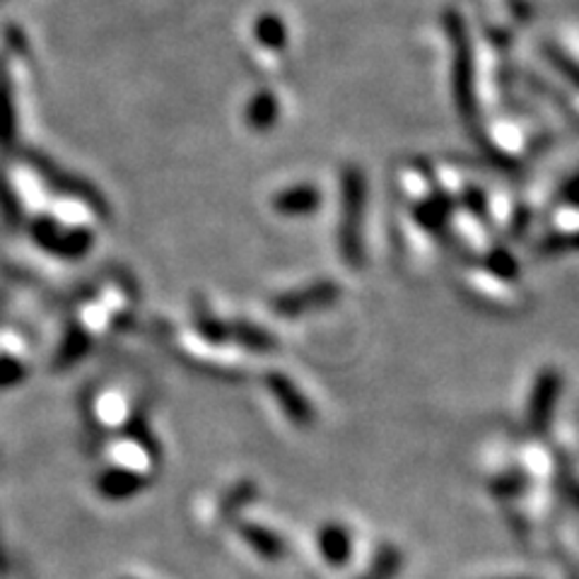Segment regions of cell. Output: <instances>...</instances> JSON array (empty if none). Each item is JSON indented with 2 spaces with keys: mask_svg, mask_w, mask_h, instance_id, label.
<instances>
[{
  "mask_svg": "<svg viewBox=\"0 0 579 579\" xmlns=\"http://www.w3.org/2000/svg\"><path fill=\"white\" fill-rule=\"evenodd\" d=\"M362 206V196H360V179L358 174L346 176V225H343V239H346V256H356L358 254V242H356V220H358V210Z\"/></svg>",
  "mask_w": 579,
  "mask_h": 579,
  "instance_id": "1",
  "label": "cell"
},
{
  "mask_svg": "<svg viewBox=\"0 0 579 579\" xmlns=\"http://www.w3.org/2000/svg\"><path fill=\"white\" fill-rule=\"evenodd\" d=\"M538 386H540V389H538V394H536V398H534V411H532V415H534V423H544L548 411H550L548 396L556 394V382H553L550 376H546V380L540 382Z\"/></svg>",
  "mask_w": 579,
  "mask_h": 579,
  "instance_id": "4",
  "label": "cell"
},
{
  "mask_svg": "<svg viewBox=\"0 0 579 579\" xmlns=\"http://www.w3.org/2000/svg\"><path fill=\"white\" fill-rule=\"evenodd\" d=\"M319 204V196L314 188H297V192H287L283 198L275 200V206L283 212H293V216H299V212H307L314 210Z\"/></svg>",
  "mask_w": 579,
  "mask_h": 579,
  "instance_id": "2",
  "label": "cell"
},
{
  "mask_svg": "<svg viewBox=\"0 0 579 579\" xmlns=\"http://www.w3.org/2000/svg\"><path fill=\"white\" fill-rule=\"evenodd\" d=\"M321 550L331 562H343V558L348 556V550H350V544H348V538L341 528H336V526L326 528V532L321 534Z\"/></svg>",
  "mask_w": 579,
  "mask_h": 579,
  "instance_id": "3",
  "label": "cell"
}]
</instances>
